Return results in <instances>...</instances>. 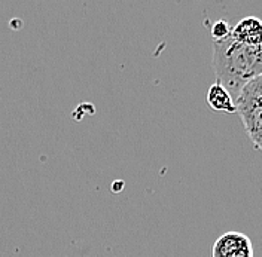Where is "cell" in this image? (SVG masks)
Returning <instances> with one entry per match:
<instances>
[{"label":"cell","mask_w":262,"mask_h":257,"mask_svg":"<svg viewBox=\"0 0 262 257\" xmlns=\"http://www.w3.org/2000/svg\"><path fill=\"white\" fill-rule=\"evenodd\" d=\"M216 82L235 100L250 81L262 76V45L247 46L231 36L213 42Z\"/></svg>","instance_id":"obj_1"},{"label":"cell","mask_w":262,"mask_h":257,"mask_svg":"<svg viewBox=\"0 0 262 257\" xmlns=\"http://www.w3.org/2000/svg\"><path fill=\"white\" fill-rule=\"evenodd\" d=\"M237 113L253 145H262V76L250 81L235 98Z\"/></svg>","instance_id":"obj_2"},{"label":"cell","mask_w":262,"mask_h":257,"mask_svg":"<svg viewBox=\"0 0 262 257\" xmlns=\"http://www.w3.org/2000/svg\"><path fill=\"white\" fill-rule=\"evenodd\" d=\"M212 257H253L250 238L240 232H227L213 244Z\"/></svg>","instance_id":"obj_3"},{"label":"cell","mask_w":262,"mask_h":257,"mask_svg":"<svg viewBox=\"0 0 262 257\" xmlns=\"http://www.w3.org/2000/svg\"><path fill=\"white\" fill-rule=\"evenodd\" d=\"M231 37L247 46H261L262 19L256 16H246L240 19L231 29Z\"/></svg>","instance_id":"obj_4"},{"label":"cell","mask_w":262,"mask_h":257,"mask_svg":"<svg viewBox=\"0 0 262 257\" xmlns=\"http://www.w3.org/2000/svg\"><path fill=\"white\" fill-rule=\"evenodd\" d=\"M207 103L210 106V109L214 112L222 113H237V107H235V100L229 94L228 91L219 85L217 82L213 83L209 88L207 92Z\"/></svg>","instance_id":"obj_5"},{"label":"cell","mask_w":262,"mask_h":257,"mask_svg":"<svg viewBox=\"0 0 262 257\" xmlns=\"http://www.w3.org/2000/svg\"><path fill=\"white\" fill-rule=\"evenodd\" d=\"M212 36H213V42L214 40H224L231 36V29H229L228 22L224 21V19H219L216 21L212 26Z\"/></svg>","instance_id":"obj_6"},{"label":"cell","mask_w":262,"mask_h":257,"mask_svg":"<svg viewBox=\"0 0 262 257\" xmlns=\"http://www.w3.org/2000/svg\"><path fill=\"white\" fill-rule=\"evenodd\" d=\"M259 150H261V152H262V145H261V146H259Z\"/></svg>","instance_id":"obj_7"}]
</instances>
